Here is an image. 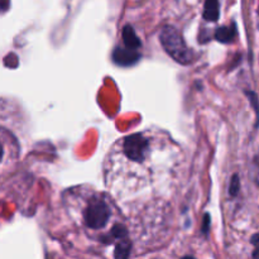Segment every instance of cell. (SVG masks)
I'll use <instances>...</instances> for the list:
<instances>
[{
    "label": "cell",
    "mask_w": 259,
    "mask_h": 259,
    "mask_svg": "<svg viewBox=\"0 0 259 259\" xmlns=\"http://www.w3.org/2000/svg\"><path fill=\"white\" fill-rule=\"evenodd\" d=\"M159 40H161V45L164 51L176 62L181 63V65H190L194 61V55L186 46L182 35L175 27L166 25L162 28Z\"/></svg>",
    "instance_id": "cell-1"
},
{
    "label": "cell",
    "mask_w": 259,
    "mask_h": 259,
    "mask_svg": "<svg viewBox=\"0 0 259 259\" xmlns=\"http://www.w3.org/2000/svg\"><path fill=\"white\" fill-rule=\"evenodd\" d=\"M110 215L111 211L108 204L103 201V200L98 199L89 202L88 207L85 210V214H83V220H85V224L90 229L99 230L103 229L108 224Z\"/></svg>",
    "instance_id": "cell-2"
},
{
    "label": "cell",
    "mask_w": 259,
    "mask_h": 259,
    "mask_svg": "<svg viewBox=\"0 0 259 259\" xmlns=\"http://www.w3.org/2000/svg\"><path fill=\"white\" fill-rule=\"evenodd\" d=\"M123 152L131 161L143 162L148 152V139L141 133L125 137L123 139Z\"/></svg>",
    "instance_id": "cell-3"
},
{
    "label": "cell",
    "mask_w": 259,
    "mask_h": 259,
    "mask_svg": "<svg viewBox=\"0 0 259 259\" xmlns=\"http://www.w3.org/2000/svg\"><path fill=\"white\" fill-rule=\"evenodd\" d=\"M141 58V53L138 51L129 50V48L116 47L113 52V61L119 66L128 67V66L136 65Z\"/></svg>",
    "instance_id": "cell-4"
},
{
    "label": "cell",
    "mask_w": 259,
    "mask_h": 259,
    "mask_svg": "<svg viewBox=\"0 0 259 259\" xmlns=\"http://www.w3.org/2000/svg\"><path fill=\"white\" fill-rule=\"evenodd\" d=\"M123 42L126 48H129V50H134V51H137L142 46L141 39H139L138 35L136 34V30H134L133 27H131V25H125V27H124Z\"/></svg>",
    "instance_id": "cell-5"
},
{
    "label": "cell",
    "mask_w": 259,
    "mask_h": 259,
    "mask_svg": "<svg viewBox=\"0 0 259 259\" xmlns=\"http://www.w3.org/2000/svg\"><path fill=\"white\" fill-rule=\"evenodd\" d=\"M219 15V0H206L204 7V19L207 22H217Z\"/></svg>",
    "instance_id": "cell-6"
},
{
    "label": "cell",
    "mask_w": 259,
    "mask_h": 259,
    "mask_svg": "<svg viewBox=\"0 0 259 259\" xmlns=\"http://www.w3.org/2000/svg\"><path fill=\"white\" fill-rule=\"evenodd\" d=\"M235 35H237V27H235V24H232L230 27L218 28L217 32H215V38L222 43L233 42Z\"/></svg>",
    "instance_id": "cell-7"
},
{
    "label": "cell",
    "mask_w": 259,
    "mask_h": 259,
    "mask_svg": "<svg viewBox=\"0 0 259 259\" xmlns=\"http://www.w3.org/2000/svg\"><path fill=\"white\" fill-rule=\"evenodd\" d=\"M132 250V243L128 239H123L116 244L114 249V258L115 259H128Z\"/></svg>",
    "instance_id": "cell-8"
},
{
    "label": "cell",
    "mask_w": 259,
    "mask_h": 259,
    "mask_svg": "<svg viewBox=\"0 0 259 259\" xmlns=\"http://www.w3.org/2000/svg\"><path fill=\"white\" fill-rule=\"evenodd\" d=\"M126 237H128V232H126L125 227H123V225L120 224H116L113 227L109 237H106L104 240H105V243H109L114 239H119V240L126 239Z\"/></svg>",
    "instance_id": "cell-9"
},
{
    "label": "cell",
    "mask_w": 259,
    "mask_h": 259,
    "mask_svg": "<svg viewBox=\"0 0 259 259\" xmlns=\"http://www.w3.org/2000/svg\"><path fill=\"white\" fill-rule=\"evenodd\" d=\"M247 96L249 98L250 100V104H252V106L254 108L255 110V114H257V126L259 124V100H258V96L257 94L253 93V91H247Z\"/></svg>",
    "instance_id": "cell-10"
},
{
    "label": "cell",
    "mask_w": 259,
    "mask_h": 259,
    "mask_svg": "<svg viewBox=\"0 0 259 259\" xmlns=\"http://www.w3.org/2000/svg\"><path fill=\"white\" fill-rule=\"evenodd\" d=\"M240 189V182H239V176L238 175H234L232 177V181H230V186H229V192L232 196H237L238 192H239Z\"/></svg>",
    "instance_id": "cell-11"
},
{
    "label": "cell",
    "mask_w": 259,
    "mask_h": 259,
    "mask_svg": "<svg viewBox=\"0 0 259 259\" xmlns=\"http://www.w3.org/2000/svg\"><path fill=\"white\" fill-rule=\"evenodd\" d=\"M252 244L254 245V252H253V258L259 259V233L252 237Z\"/></svg>",
    "instance_id": "cell-12"
},
{
    "label": "cell",
    "mask_w": 259,
    "mask_h": 259,
    "mask_svg": "<svg viewBox=\"0 0 259 259\" xmlns=\"http://www.w3.org/2000/svg\"><path fill=\"white\" fill-rule=\"evenodd\" d=\"M209 227H210V215L205 214L204 215V227H202V233H204V234H207V232H209Z\"/></svg>",
    "instance_id": "cell-13"
},
{
    "label": "cell",
    "mask_w": 259,
    "mask_h": 259,
    "mask_svg": "<svg viewBox=\"0 0 259 259\" xmlns=\"http://www.w3.org/2000/svg\"><path fill=\"white\" fill-rule=\"evenodd\" d=\"M182 259H195L194 257H184Z\"/></svg>",
    "instance_id": "cell-14"
}]
</instances>
